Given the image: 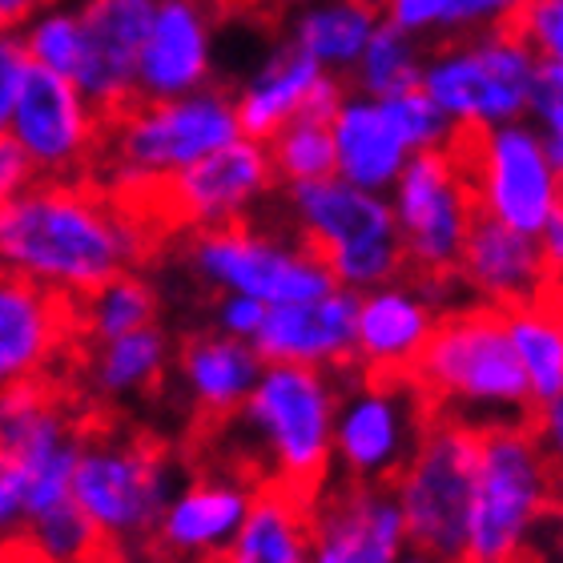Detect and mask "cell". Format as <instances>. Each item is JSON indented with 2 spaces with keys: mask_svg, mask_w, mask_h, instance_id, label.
Masks as SVG:
<instances>
[{
  "mask_svg": "<svg viewBox=\"0 0 563 563\" xmlns=\"http://www.w3.org/2000/svg\"><path fill=\"white\" fill-rule=\"evenodd\" d=\"M145 250L150 230L141 213L81 177H36L21 198L0 210V271L36 282L69 302L133 271Z\"/></svg>",
  "mask_w": 563,
  "mask_h": 563,
  "instance_id": "6da1fadb",
  "label": "cell"
},
{
  "mask_svg": "<svg viewBox=\"0 0 563 563\" xmlns=\"http://www.w3.org/2000/svg\"><path fill=\"white\" fill-rule=\"evenodd\" d=\"M407 378L434 419H455L475 431L531 422L536 415L528 378L507 342L504 310L495 306H451L434 322Z\"/></svg>",
  "mask_w": 563,
  "mask_h": 563,
  "instance_id": "7a4b0ae2",
  "label": "cell"
},
{
  "mask_svg": "<svg viewBox=\"0 0 563 563\" xmlns=\"http://www.w3.org/2000/svg\"><path fill=\"white\" fill-rule=\"evenodd\" d=\"M234 137H242L234 101L210 85L169 101H133L113 113L101 133L97 165L106 169L109 189L130 198L125 206L133 210V201L145 206L169 177Z\"/></svg>",
  "mask_w": 563,
  "mask_h": 563,
  "instance_id": "3957f363",
  "label": "cell"
},
{
  "mask_svg": "<svg viewBox=\"0 0 563 563\" xmlns=\"http://www.w3.org/2000/svg\"><path fill=\"white\" fill-rule=\"evenodd\" d=\"M552 451L528 422L483 427L463 563H523L555 507Z\"/></svg>",
  "mask_w": 563,
  "mask_h": 563,
  "instance_id": "277c9868",
  "label": "cell"
},
{
  "mask_svg": "<svg viewBox=\"0 0 563 563\" xmlns=\"http://www.w3.org/2000/svg\"><path fill=\"white\" fill-rule=\"evenodd\" d=\"M339 407V378L310 366L266 363L258 383L225 422L246 443L266 479L314 495L330 479V434Z\"/></svg>",
  "mask_w": 563,
  "mask_h": 563,
  "instance_id": "5b68a950",
  "label": "cell"
},
{
  "mask_svg": "<svg viewBox=\"0 0 563 563\" xmlns=\"http://www.w3.org/2000/svg\"><path fill=\"white\" fill-rule=\"evenodd\" d=\"M174 487V463L162 443L137 434H85L73 467V499L101 548H145Z\"/></svg>",
  "mask_w": 563,
  "mask_h": 563,
  "instance_id": "8992f818",
  "label": "cell"
},
{
  "mask_svg": "<svg viewBox=\"0 0 563 563\" xmlns=\"http://www.w3.org/2000/svg\"><path fill=\"white\" fill-rule=\"evenodd\" d=\"M536 53L511 29L446 36L422 57L419 89L455 121L463 137L523 121Z\"/></svg>",
  "mask_w": 563,
  "mask_h": 563,
  "instance_id": "52a82bcc",
  "label": "cell"
},
{
  "mask_svg": "<svg viewBox=\"0 0 563 563\" xmlns=\"http://www.w3.org/2000/svg\"><path fill=\"white\" fill-rule=\"evenodd\" d=\"M475 446L479 431L455 419H431L411 459L390 479L399 499L407 543L439 563H463L467 511L475 487Z\"/></svg>",
  "mask_w": 563,
  "mask_h": 563,
  "instance_id": "ba28073f",
  "label": "cell"
},
{
  "mask_svg": "<svg viewBox=\"0 0 563 563\" xmlns=\"http://www.w3.org/2000/svg\"><path fill=\"white\" fill-rule=\"evenodd\" d=\"M186 262L218 294H246L262 306L310 302L334 290L322 254H314L302 238H286L250 222L194 230L186 242Z\"/></svg>",
  "mask_w": 563,
  "mask_h": 563,
  "instance_id": "9c48e42d",
  "label": "cell"
},
{
  "mask_svg": "<svg viewBox=\"0 0 563 563\" xmlns=\"http://www.w3.org/2000/svg\"><path fill=\"white\" fill-rule=\"evenodd\" d=\"M475 218L536 238L548 218L563 213V169L548 157L528 121L495 125L459 141Z\"/></svg>",
  "mask_w": 563,
  "mask_h": 563,
  "instance_id": "30bf717a",
  "label": "cell"
},
{
  "mask_svg": "<svg viewBox=\"0 0 563 563\" xmlns=\"http://www.w3.org/2000/svg\"><path fill=\"white\" fill-rule=\"evenodd\" d=\"M431 419V407L411 378L358 375L339 387L330 471H339L346 483H390Z\"/></svg>",
  "mask_w": 563,
  "mask_h": 563,
  "instance_id": "8fae6325",
  "label": "cell"
},
{
  "mask_svg": "<svg viewBox=\"0 0 563 563\" xmlns=\"http://www.w3.org/2000/svg\"><path fill=\"white\" fill-rule=\"evenodd\" d=\"M387 206L407 271L419 278L455 274L463 238L475 222V201L459 162V145L439 153H411L399 181L390 186Z\"/></svg>",
  "mask_w": 563,
  "mask_h": 563,
  "instance_id": "7c38bea8",
  "label": "cell"
},
{
  "mask_svg": "<svg viewBox=\"0 0 563 563\" xmlns=\"http://www.w3.org/2000/svg\"><path fill=\"white\" fill-rule=\"evenodd\" d=\"M85 431L45 378L12 383L0 390V451L21 467L24 519L73 504V467Z\"/></svg>",
  "mask_w": 563,
  "mask_h": 563,
  "instance_id": "4fadbf2b",
  "label": "cell"
},
{
  "mask_svg": "<svg viewBox=\"0 0 563 563\" xmlns=\"http://www.w3.org/2000/svg\"><path fill=\"white\" fill-rule=\"evenodd\" d=\"M106 121V113L73 81L57 73L29 69L4 133L41 181H73L97 165Z\"/></svg>",
  "mask_w": 563,
  "mask_h": 563,
  "instance_id": "5bb4252c",
  "label": "cell"
},
{
  "mask_svg": "<svg viewBox=\"0 0 563 563\" xmlns=\"http://www.w3.org/2000/svg\"><path fill=\"white\" fill-rule=\"evenodd\" d=\"M274 169L266 141L234 137L222 150L206 153L201 162L174 174L165 181L145 210L162 213L186 230H213V225L246 222L262 201L274 194Z\"/></svg>",
  "mask_w": 563,
  "mask_h": 563,
  "instance_id": "9a60e30c",
  "label": "cell"
},
{
  "mask_svg": "<svg viewBox=\"0 0 563 563\" xmlns=\"http://www.w3.org/2000/svg\"><path fill=\"white\" fill-rule=\"evenodd\" d=\"M314 552L334 563H399L411 552L390 483H322L310 495Z\"/></svg>",
  "mask_w": 563,
  "mask_h": 563,
  "instance_id": "2e32d148",
  "label": "cell"
},
{
  "mask_svg": "<svg viewBox=\"0 0 563 563\" xmlns=\"http://www.w3.org/2000/svg\"><path fill=\"white\" fill-rule=\"evenodd\" d=\"M258 483L218 471L194 475L165 499L150 543L169 563H218L250 511Z\"/></svg>",
  "mask_w": 563,
  "mask_h": 563,
  "instance_id": "e0dca14e",
  "label": "cell"
},
{
  "mask_svg": "<svg viewBox=\"0 0 563 563\" xmlns=\"http://www.w3.org/2000/svg\"><path fill=\"white\" fill-rule=\"evenodd\" d=\"M439 318H443V306L434 302L422 278H399L358 294L351 366H358V375L407 378Z\"/></svg>",
  "mask_w": 563,
  "mask_h": 563,
  "instance_id": "ac0fdd59",
  "label": "cell"
},
{
  "mask_svg": "<svg viewBox=\"0 0 563 563\" xmlns=\"http://www.w3.org/2000/svg\"><path fill=\"white\" fill-rule=\"evenodd\" d=\"M213 85V21L201 0H157L137 53L133 97L169 101Z\"/></svg>",
  "mask_w": 563,
  "mask_h": 563,
  "instance_id": "d6986e66",
  "label": "cell"
},
{
  "mask_svg": "<svg viewBox=\"0 0 563 563\" xmlns=\"http://www.w3.org/2000/svg\"><path fill=\"white\" fill-rule=\"evenodd\" d=\"M157 0H77L85 24V65L77 73V89L106 118L133 106L137 53L153 24Z\"/></svg>",
  "mask_w": 563,
  "mask_h": 563,
  "instance_id": "ffe728a7",
  "label": "cell"
},
{
  "mask_svg": "<svg viewBox=\"0 0 563 563\" xmlns=\"http://www.w3.org/2000/svg\"><path fill=\"white\" fill-rule=\"evenodd\" d=\"M354 310L358 294L334 290L310 302L266 306L254 351L262 363L310 366V371H346L354 363Z\"/></svg>",
  "mask_w": 563,
  "mask_h": 563,
  "instance_id": "44dd1931",
  "label": "cell"
},
{
  "mask_svg": "<svg viewBox=\"0 0 563 563\" xmlns=\"http://www.w3.org/2000/svg\"><path fill=\"white\" fill-rule=\"evenodd\" d=\"M455 282L475 302L507 310L519 302L552 298L555 271L540 254L536 238L516 234L492 218H475L459 250Z\"/></svg>",
  "mask_w": 563,
  "mask_h": 563,
  "instance_id": "7402d4cb",
  "label": "cell"
},
{
  "mask_svg": "<svg viewBox=\"0 0 563 563\" xmlns=\"http://www.w3.org/2000/svg\"><path fill=\"white\" fill-rule=\"evenodd\" d=\"M73 334L77 314L69 298L0 271V390L48 375Z\"/></svg>",
  "mask_w": 563,
  "mask_h": 563,
  "instance_id": "603a6c76",
  "label": "cell"
},
{
  "mask_svg": "<svg viewBox=\"0 0 563 563\" xmlns=\"http://www.w3.org/2000/svg\"><path fill=\"white\" fill-rule=\"evenodd\" d=\"M286 213H290L298 238L322 258H334V254H346V250L395 234L387 198L346 186L342 177L286 186Z\"/></svg>",
  "mask_w": 563,
  "mask_h": 563,
  "instance_id": "cb8c5ba5",
  "label": "cell"
},
{
  "mask_svg": "<svg viewBox=\"0 0 563 563\" xmlns=\"http://www.w3.org/2000/svg\"><path fill=\"white\" fill-rule=\"evenodd\" d=\"M330 141H334V177L346 186L366 189V194H383L399 181L402 165H407V145H402L395 121L387 118V106L375 97L351 93L339 101L330 113Z\"/></svg>",
  "mask_w": 563,
  "mask_h": 563,
  "instance_id": "d4e9b609",
  "label": "cell"
},
{
  "mask_svg": "<svg viewBox=\"0 0 563 563\" xmlns=\"http://www.w3.org/2000/svg\"><path fill=\"white\" fill-rule=\"evenodd\" d=\"M218 563H314L310 495L258 483L242 528Z\"/></svg>",
  "mask_w": 563,
  "mask_h": 563,
  "instance_id": "484cf974",
  "label": "cell"
},
{
  "mask_svg": "<svg viewBox=\"0 0 563 563\" xmlns=\"http://www.w3.org/2000/svg\"><path fill=\"white\" fill-rule=\"evenodd\" d=\"M262 366L266 363H262L250 342L206 330V334H194L177 354V383H181L194 411L225 422L246 402Z\"/></svg>",
  "mask_w": 563,
  "mask_h": 563,
  "instance_id": "4316f807",
  "label": "cell"
},
{
  "mask_svg": "<svg viewBox=\"0 0 563 563\" xmlns=\"http://www.w3.org/2000/svg\"><path fill=\"white\" fill-rule=\"evenodd\" d=\"M318 77H322V69H318L314 60L282 41L278 48L266 53L258 69L242 81V89L230 97L234 101L238 133L254 141H271L286 121L306 113V101H310V89H314Z\"/></svg>",
  "mask_w": 563,
  "mask_h": 563,
  "instance_id": "83f0119b",
  "label": "cell"
},
{
  "mask_svg": "<svg viewBox=\"0 0 563 563\" xmlns=\"http://www.w3.org/2000/svg\"><path fill=\"white\" fill-rule=\"evenodd\" d=\"M375 0H298L286 29V45L314 60L322 73L346 81L358 53L378 29Z\"/></svg>",
  "mask_w": 563,
  "mask_h": 563,
  "instance_id": "f1b7e54d",
  "label": "cell"
},
{
  "mask_svg": "<svg viewBox=\"0 0 563 563\" xmlns=\"http://www.w3.org/2000/svg\"><path fill=\"white\" fill-rule=\"evenodd\" d=\"M507 342L516 351V363L528 378L531 402L548 407L563 399V314L560 302L552 298H536V302H519L504 310Z\"/></svg>",
  "mask_w": 563,
  "mask_h": 563,
  "instance_id": "f546056e",
  "label": "cell"
},
{
  "mask_svg": "<svg viewBox=\"0 0 563 563\" xmlns=\"http://www.w3.org/2000/svg\"><path fill=\"white\" fill-rule=\"evenodd\" d=\"M165 366H169V339L157 327H145L121 339L93 342L85 378L97 399L130 402L162 383Z\"/></svg>",
  "mask_w": 563,
  "mask_h": 563,
  "instance_id": "4dcf8cb0",
  "label": "cell"
},
{
  "mask_svg": "<svg viewBox=\"0 0 563 563\" xmlns=\"http://www.w3.org/2000/svg\"><path fill=\"white\" fill-rule=\"evenodd\" d=\"M73 314H77V330L89 342L121 339L133 330L157 327V290L137 271H125L77 298Z\"/></svg>",
  "mask_w": 563,
  "mask_h": 563,
  "instance_id": "1f68e13d",
  "label": "cell"
},
{
  "mask_svg": "<svg viewBox=\"0 0 563 563\" xmlns=\"http://www.w3.org/2000/svg\"><path fill=\"white\" fill-rule=\"evenodd\" d=\"M422 57H427L422 41L390 29V24H378L375 36L366 41V48L354 60V69L346 73V89L375 97V101H387V97L419 85Z\"/></svg>",
  "mask_w": 563,
  "mask_h": 563,
  "instance_id": "d6a6232c",
  "label": "cell"
},
{
  "mask_svg": "<svg viewBox=\"0 0 563 563\" xmlns=\"http://www.w3.org/2000/svg\"><path fill=\"white\" fill-rule=\"evenodd\" d=\"M16 33H21V45L29 53V60H33V69L77 81V73L85 65V24L81 12H77V0L48 4L36 16H29Z\"/></svg>",
  "mask_w": 563,
  "mask_h": 563,
  "instance_id": "836d02e7",
  "label": "cell"
},
{
  "mask_svg": "<svg viewBox=\"0 0 563 563\" xmlns=\"http://www.w3.org/2000/svg\"><path fill=\"white\" fill-rule=\"evenodd\" d=\"M271 169L278 186H302V181H322L334 177V141H330V125L318 118H294L286 121L271 141Z\"/></svg>",
  "mask_w": 563,
  "mask_h": 563,
  "instance_id": "e575fe53",
  "label": "cell"
},
{
  "mask_svg": "<svg viewBox=\"0 0 563 563\" xmlns=\"http://www.w3.org/2000/svg\"><path fill=\"white\" fill-rule=\"evenodd\" d=\"M387 118L395 121L407 153H439V150H455L463 133L455 130V121L446 118L443 109L434 106L431 97L422 93L419 85L415 89H402V93L387 97Z\"/></svg>",
  "mask_w": 563,
  "mask_h": 563,
  "instance_id": "d590c367",
  "label": "cell"
},
{
  "mask_svg": "<svg viewBox=\"0 0 563 563\" xmlns=\"http://www.w3.org/2000/svg\"><path fill=\"white\" fill-rule=\"evenodd\" d=\"M523 121L543 137V150L563 169V60H536Z\"/></svg>",
  "mask_w": 563,
  "mask_h": 563,
  "instance_id": "8d00e7d4",
  "label": "cell"
},
{
  "mask_svg": "<svg viewBox=\"0 0 563 563\" xmlns=\"http://www.w3.org/2000/svg\"><path fill=\"white\" fill-rule=\"evenodd\" d=\"M378 21L415 36V41H434L451 36V0H375Z\"/></svg>",
  "mask_w": 563,
  "mask_h": 563,
  "instance_id": "74e56055",
  "label": "cell"
},
{
  "mask_svg": "<svg viewBox=\"0 0 563 563\" xmlns=\"http://www.w3.org/2000/svg\"><path fill=\"white\" fill-rule=\"evenodd\" d=\"M511 33L540 60H563V0H528L516 12Z\"/></svg>",
  "mask_w": 563,
  "mask_h": 563,
  "instance_id": "f35d334b",
  "label": "cell"
},
{
  "mask_svg": "<svg viewBox=\"0 0 563 563\" xmlns=\"http://www.w3.org/2000/svg\"><path fill=\"white\" fill-rule=\"evenodd\" d=\"M528 0H451V36H475L492 29H511Z\"/></svg>",
  "mask_w": 563,
  "mask_h": 563,
  "instance_id": "ab89813d",
  "label": "cell"
},
{
  "mask_svg": "<svg viewBox=\"0 0 563 563\" xmlns=\"http://www.w3.org/2000/svg\"><path fill=\"white\" fill-rule=\"evenodd\" d=\"M29 69H33V60L24 53L21 33L16 29H0V133L9 130L12 106H16V93H21Z\"/></svg>",
  "mask_w": 563,
  "mask_h": 563,
  "instance_id": "60d3db41",
  "label": "cell"
},
{
  "mask_svg": "<svg viewBox=\"0 0 563 563\" xmlns=\"http://www.w3.org/2000/svg\"><path fill=\"white\" fill-rule=\"evenodd\" d=\"M262 318H266V306H262L258 298H246V294H218L213 330L225 334V339L254 342V334L262 330Z\"/></svg>",
  "mask_w": 563,
  "mask_h": 563,
  "instance_id": "b9f144b4",
  "label": "cell"
},
{
  "mask_svg": "<svg viewBox=\"0 0 563 563\" xmlns=\"http://www.w3.org/2000/svg\"><path fill=\"white\" fill-rule=\"evenodd\" d=\"M21 516H24L21 467L12 463L9 451H0V548L16 543V536H21Z\"/></svg>",
  "mask_w": 563,
  "mask_h": 563,
  "instance_id": "7bdbcfd3",
  "label": "cell"
},
{
  "mask_svg": "<svg viewBox=\"0 0 563 563\" xmlns=\"http://www.w3.org/2000/svg\"><path fill=\"white\" fill-rule=\"evenodd\" d=\"M33 181H36L33 165L24 162V153L12 145L9 133H0V210L12 206V201L21 198Z\"/></svg>",
  "mask_w": 563,
  "mask_h": 563,
  "instance_id": "ee69618b",
  "label": "cell"
},
{
  "mask_svg": "<svg viewBox=\"0 0 563 563\" xmlns=\"http://www.w3.org/2000/svg\"><path fill=\"white\" fill-rule=\"evenodd\" d=\"M346 97V81L334 77V73H322L310 89V101H306V118H318V121H330V113L339 109V101Z\"/></svg>",
  "mask_w": 563,
  "mask_h": 563,
  "instance_id": "f6af8a7d",
  "label": "cell"
},
{
  "mask_svg": "<svg viewBox=\"0 0 563 563\" xmlns=\"http://www.w3.org/2000/svg\"><path fill=\"white\" fill-rule=\"evenodd\" d=\"M528 427L536 431V439H540L552 455H560V446H563V399L548 402V407H536V415H531Z\"/></svg>",
  "mask_w": 563,
  "mask_h": 563,
  "instance_id": "bcb514c9",
  "label": "cell"
},
{
  "mask_svg": "<svg viewBox=\"0 0 563 563\" xmlns=\"http://www.w3.org/2000/svg\"><path fill=\"white\" fill-rule=\"evenodd\" d=\"M536 246H540V254L548 258V266L560 271L563 266V213H555V218L543 222V230L536 234Z\"/></svg>",
  "mask_w": 563,
  "mask_h": 563,
  "instance_id": "7dc6e473",
  "label": "cell"
},
{
  "mask_svg": "<svg viewBox=\"0 0 563 563\" xmlns=\"http://www.w3.org/2000/svg\"><path fill=\"white\" fill-rule=\"evenodd\" d=\"M48 4H60V0H0V29H21L29 16H36Z\"/></svg>",
  "mask_w": 563,
  "mask_h": 563,
  "instance_id": "c3c4849f",
  "label": "cell"
},
{
  "mask_svg": "<svg viewBox=\"0 0 563 563\" xmlns=\"http://www.w3.org/2000/svg\"><path fill=\"white\" fill-rule=\"evenodd\" d=\"M399 563H439V560H431V555H422V552H415V548H411V552L402 555Z\"/></svg>",
  "mask_w": 563,
  "mask_h": 563,
  "instance_id": "681fc988",
  "label": "cell"
},
{
  "mask_svg": "<svg viewBox=\"0 0 563 563\" xmlns=\"http://www.w3.org/2000/svg\"><path fill=\"white\" fill-rule=\"evenodd\" d=\"M314 563H334V560H330L327 552H314Z\"/></svg>",
  "mask_w": 563,
  "mask_h": 563,
  "instance_id": "f907efd6",
  "label": "cell"
},
{
  "mask_svg": "<svg viewBox=\"0 0 563 563\" xmlns=\"http://www.w3.org/2000/svg\"><path fill=\"white\" fill-rule=\"evenodd\" d=\"M24 563H29V560H24Z\"/></svg>",
  "mask_w": 563,
  "mask_h": 563,
  "instance_id": "816d5d0a",
  "label": "cell"
}]
</instances>
